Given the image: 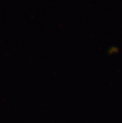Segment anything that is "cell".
Here are the masks:
<instances>
[]
</instances>
